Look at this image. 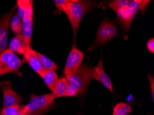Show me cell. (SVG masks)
<instances>
[{
    "label": "cell",
    "instance_id": "1",
    "mask_svg": "<svg viewBox=\"0 0 154 115\" xmlns=\"http://www.w3.org/2000/svg\"><path fill=\"white\" fill-rule=\"evenodd\" d=\"M96 6V2L91 1H81V0H70L64 12L73 29L74 36V45H75V38L77 32L80 22L86 13Z\"/></svg>",
    "mask_w": 154,
    "mask_h": 115
},
{
    "label": "cell",
    "instance_id": "2",
    "mask_svg": "<svg viewBox=\"0 0 154 115\" xmlns=\"http://www.w3.org/2000/svg\"><path fill=\"white\" fill-rule=\"evenodd\" d=\"M17 6L18 14L22 20V35L26 46L31 47V41L33 28V1L32 0H18Z\"/></svg>",
    "mask_w": 154,
    "mask_h": 115
},
{
    "label": "cell",
    "instance_id": "3",
    "mask_svg": "<svg viewBox=\"0 0 154 115\" xmlns=\"http://www.w3.org/2000/svg\"><path fill=\"white\" fill-rule=\"evenodd\" d=\"M93 67L87 64H82L65 78L70 86L76 89L78 95H83L87 90L93 79Z\"/></svg>",
    "mask_w": 154,
    "mask_h": 115
},
{
    "label": "cell",
    "instance_id": "4",
    "mask_svg": "<svg viewBox=\"0 0 154 115\" xmlns=\"http://www.w3.org/2000/svg\"><path fill=\"white\" fill-rule=\"evenodd\" d=\"M55 97L52 93L31 95L30 101L25 105V115H44L54 104Z\"/></svg>",
    "mask_w": 154,
    "mask_h": 115
},
{
    "label": "cell",
    "instance_id": "5",
    "mask_svg": "<svg viewBox=\"0 0 154 115\" xmlns=\"http://www.w3.org/2000/svg\"><path fill=\"white\" fill-rule=\"evenodd\" d=\"M23 61L9 48L0 53V77L6 74H15L22 76L20 68Z\"/></svg>",
    "mask_w": 154,
    "mask_h": 115
},
{
    "label": "cell",
    "instance_id": "6",
    "mask_svg": "<svg viewBox=\"0 0 154 115\" xmlns=\"http://www.w3.org/2000/svg\"><path fill=\"white\" fill-rule=\"evenodd\" d=\"M117 34V29L113 23L104 20L100 23L97 29L94 43L88 47V50H94L97 46L104 45L109 42Z\"/></svg>",
    "mask_w": 154,
    "mask_h": 115
},
{
    "label": "cell",
    "instance_id": "7",
    "mask_svg": "<svg viewBox=\"0 0 154 115\" xmlns=\"http://www.w3.org/2000/svg\"><path fill=\"white\" fill-rule=\"evenodd\" d=\"M141 0H133L127 6L116 12V15L125 30L129 32L131 24L140 9Z\"/></svg>",
    "mask_w": 154,
    "mask_h": 115
},
{
    "label": "cell",
    "instance_id": "8",
    "mask_svg": "<svg viewBox=\"0 0 154 115\" xmlns=\"http://www.w3.org/2000/svg\"><path fill=\"white\" fill-rule=\"evenodd\" d=\"M84 57L85 54L79 50L75 45L73 44L65 63L64 70V77H66L70 73L78 69L82 64Z\"/></svg>",
    "mask_w": 154,
    "mask_h": 115
},
{
    "label": "cell",
    "instance_id": "9",
    "mask_svg": "<svg viewBox=\"0 0 154 115\" xmlns=\"http://www.w3.org/2000/svg\"><path fill=\"white\" fill-rule=\"evenodd\" d=\"M0 88L3 93L4 107L20 105V102L23 100V97L13 90L11 81L0 82Z\"/></svg>",
    "mask_w": 154,
    "mask_h": 115
},
{
    "label": "cell",
    "instance_id": "10",
    "mask_svg": "<svg viewBox=\"0 0 154 115\" xmlns=\"http://www.w3.org/2000/svg\"><path fill=\"white\" fill-rule=\"evenodd\" d=\"M16 5L7 13L4 17L0 19V53L5 50L8 41V29L10 26V21L12 18L14 12L17 9Z\"/></svg>",
    "mask_w": 154,
    "mask_h": 115
},
{
    "label": "cell",
    "instance_id": "11",
    "mask_svg": "<svg viewBox=\"0 0 154 115\" xmlns=\"http://www.w3.org/2000/svg\"><path fill=\"white\" fill-rule=\"evenodd\" d=\"M93 79H95V80L101 83L105 88L108 89L110 91V92L113 95L114 92L111 79L106 74V72L104 71L103 67V61H102V57H100L99 62L96 66L93 68Z\"/></svg>",
    "mask_w": 154,
    "mask_h": 115
},
{
    "label": "cell",
    "instance_id": "12",
    "mask_svg": "<svg viewBox=\"0 0 154 115\" xmlns=\"http://www.w3.org/2000/svg\"><path fill=\"white\" fill-rule=\"evenodd\" d=\"M24 62L27 63L31 68L39 75H40L44 71L41 61L39 58L38 52L34 50L31 47L26 46L24 54V60H23V63Z\"/></svg>",
    "mask_w": 154,
    "mask_h": 115
},
{
    "label": "cell",
    "instance_id": "13",
    "mask_svg": "<svg viewBox=\"0 0 154 115\" xmlns=\"http://www.w3.org/2000/svg\"><path fill=\"white\" fill-rule=\"evenodd\" d=\"M8 48L14 53L24 55L26 48V44L25 43L23 35L22 34L15 35L9 44Z\"/></svg>",
    "mask_w": 154,
    "mask_h": 115
},
{
    "label": "cell",
    "instance_id": "14",
    "mask_svg": "<svg viewBox=\"0 0 154 115\" xmlns=\"http://www.w3.org/2000/svg\"><path fill=\"white\" fill-rule=\"evenodd\" d=\"M39 76L42 77L44 83L51 91L53 90L59 79L57 73L54 70H44Z\"/></svg>",
    "mask_w": 154,
    "mask_h": 115
},
{
    "label": "cell",
    "instance_id": "15",
    "mask_svg": "<svg viewBox=\"0 0 154 115\" xmlns=\"http://www.w3.org/2000/svg\"><path fill=\"white\" fill-rule=\"evenodd\" d=\"M69 85V84L67 79L65 77H62V78L58 79L51 92L55 98L65 97Z\"/></svg>",
    "mask_w": 154,
    "mask_h": 115
},
{
    "label": "cell",
    "instance_id": "16",
    "mask_svg": "<svg viewBox=\"0 0 154 115\" xmlns=\"http://www.w3.org/2000/svg\"><path fill=\"white\" fill-rule=\"evenodd\" d=\"M0 114L2 115H25V105H17L11 107H4Z\"/></svg>",
    "mask_w": 154,
    "mask_h": 115
},
{
    "label": "cell",
    "instance_id": "17",
    "mask_svg": "<svg viewBox=\"0 0 154 115\" xmlns=\"http://www.w3.org/2000/svg\"><path fill=\"white\" fill-rule=\"evenodd\" d=\"M10 27L15 35L22 34V20L18 13L14 15L10 21Z\"/></svg>",
    "mask_w": 154,
    "mask_h": 115
},
{
    "label": "cell",
    "instance_id": "18",
    "mask_svg": "<svg viewBox=\"0 0 154 115\" xmlns=\"http://www.w3.org/2000/svg\"><path fill=\"white\" fill-rule=\"evenodd\" d=\"M38 56L44 70H54L55 71L58 68V66L56 65V63L53 62L50 58L46 57V55L38 53Z\"/></svg>",
    "mask_w": 154,
    "mask_h": 115
},
{
    "label": "cell",
    "instance_id": "19",
    "mask_svg": "<svg viewBox=\"0 0 154 115\" xmlns=\"http://www.w3.org/2000/svg\"><path fill=\"white\" fill-rule=\"evenodd\" d=\"M130 0H116L112 1L109 4V8L112 9L114 12H117L125 7L127 6L130 4Z\"/></svg>",
    "mask_w": 154,
    "mask_h": 115
},
{
    "label": "cell",
    "instance_id": "20",
    "mask_svg": "<svg viewBox=\"0 0 154 115\" xmlns=\"http://www.w3.org/2000/svg\"><path fill=\"white\" fill-rule=\"evenodd\" d=\"M131 107L125 103H119L115 105L113 108V112L119 113L123 115H127L131 112Z\"/></svg>",
    "mask_w": 154,
    "mask_h": 115
},
{
    "label": "cell",
    "instance_id": "21",
    "mask_svg": "<svg viewBox=\"0 0 154 115\" xmlns=\"http://www.w3.org/2000/svg\"><path fill=\"white\" fill-rule=\"evenodd\" d=\"M70 0H55L54 3L56 6V11L58 14H60L64 11Z\"/></svg>",
    "mask_w": 154,
    "mask_h": 115
},
{
    "label": "cell",
    "instance_id": "22",
    "mask_svg": "<svg viewBox=\"0 0 154 115\" xmlns=\"http://www.w3.org/2000/svg\"><path fill=\"white\" fill-rule=\"evenodd\" d=\"M77 95H78V92L76 89L74 88L73 87H72L71 86L69 85L65 97H75V96H76Z\"/></svg>",
    "mask_w": 154,
    "mask_h": 115
},
{
    "label": "cell",
    "instance_id": "23",
    "mask_svg": "<svg viewBox=\"0 0 154 115\" xmlns=\"http://www.w3.org/2000/svg\"><path fill=\"white\" fill-rule=\"evenodd\" d=\"M146 47H147V49L149 52L151 53H154V39L151 38L149 39L147 41V44H146Z\"/></svg>",
    "mask_w": 154,
    "mask_h": 115
},
{
    "label": "cell",
    "instance_id": "24",
    "mask_svg": "<svg viewBox=\"0 0 154 115\" xmlns=\"http://www.w3.org/2000/svg\"><path fill=\"white\" fill-rule=\"evenodd\" d=\"M149 3H150V1H141L140 4L139 10L141 11L142 14H144V11H145V9L146 8Z\"/></svg>",
    "mask_w": 154,
    "mask_h": 115
},
{
    "label": "cell",
    "instance_id": "25",
    "mask_svg": "<svg viewBox=\"0 0 154 115\" xmlns=\"http://www.w3.org/2000/svg\"><path fill=\"white\" fill-rule=\"evenodd\" d=\"M148 78L149 82H150L151 84V94H152V97H153V95H154V91H153V84H154V79H153V77L151 74H148Z\"/></svg>",
    "mask_w": 154,
    "mask_h": 115
},
{
    "label": "cell",
    "instance_id": "26",
    "mask_svg": "<svg viewBox=\"0 0 154 115\" xmlns=\"http://www.w3.org/2000/svg\"><path fill=\"white\" fill-rule=\"evenodd\" d=\"M112 115H123V114H119V113H116V112H113V114Z\"/></svg>",
    "mask_w": 154,
    "mask_h": 115
},
{
    "label": "cell",
    "instance_id": "27",
    "mask_svg": "<svg viewBox=\"0 0 154 115\" xmlns=\"http://www.w3.org/2000/svg\"><path fill=\"white\" fill-rule=\"evenodd\" d=\"M0 115H2V114H0Z\"/></svg>",
    "mask_w": 154,
    "mask_h": 115
},
{
    "label": "cell",
    "instance_id": "28",
    "mask_svg": "<svg viewBox=\"0 0 154 115\" xmlns=\"http://www.w3.org/2000/svg\"><path fill=\"white\" fill-rule=\"evenodd\" d=\"M79 115H80V114H79Z\"/></svg>",
    "mask_w": 154,
    "mask_h": 115
}]
</instances>
